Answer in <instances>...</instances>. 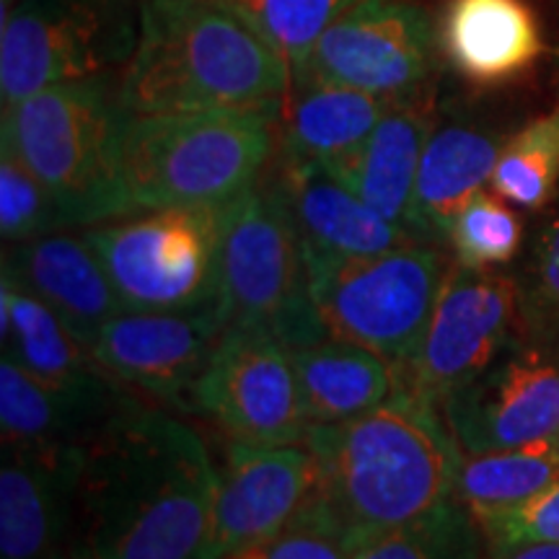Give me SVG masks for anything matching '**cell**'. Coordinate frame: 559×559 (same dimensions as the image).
Returning <instances> with one entry per match:
<instances>
[{
	"label": "cell",
	"mask_w": 559,
	"mask_h": 559,
	"mask_svg": "<svg viewBox=\"0 0 559 559\" xmlns=\"http://www.w3.org/2000/svg\"><path fill=\"white\" fill-rule=\"evenodd\" d=\"M205 440L128 394L81 443L68 559H221Z\"/></svg>",
	"instance_id": "obj_1"
},
{
	"label": "cell",
	"mask_w": 559,
	"mask_h": 559,
	"mask_svg": "<svg viewBox=\"0 0 559 559\" xmlns=\"http://www.w3.org/2000/svg\"><path fill=\"white\" fill-rule=\"evenodd\" d=\"M317 459L311 500L353 549L453 500L464 461L440 404L396 381L383 404L342 425H309Z\"/></svg>",
	"instance_id": "obj_2"
},
{
	"label": "cell",
	"mask_w": 559,
	"mask_h": 559,
	"mask_svg": "<svg viewBox=\"0 0 559 559\" xmlns=\"http://www.w3.org/2000/svg\"><path fill=\"white\" fill-rule=\"evenodd\" d=\"M288 60L243 0H143L120 79L128 115L283 109Z\"/></svg>",
	"instance_id": "obj_3"
},
{
	"label": "cell",
	"mask_w": 559,
	"mask_h": 559,
	"mask_svg": "<svg viewBox=\"0 0 559 559\" xmlns=\"http://www.w3.org/2000/svg\"><path fill=\"white\" fill-rule=\"evenodd\" d=\"M128 120L109 75L55 83L3 109V151L58 202L66 226H99L132 213L120 171Z\"/></svg>",
	"instance_id": "obj_4"
},
{
	"label": "cell",
	"mask_w": 559,
	"mask_h": 559,
	"mask_svg": "<svg viewBox=\"0 0 559 559\" xmlns=\"http://www.w3.org/2000/svg\"><path fill=\"white\" fill-rule=\"evenodd\" d=\"M272 122L262 111L128 115L120 171L130 207L228 205L257 185L272 156Z\"/></svg>",
	"instance_id": "obj_5"
},
{
	"label": "cell",
	"mask_w": 559,
	"mask_h": 559,
	"mask_svg": "<svg viewBox=\"0 0 559 559\" xmlns=\"http://www.w3.org/2000/svg\"><path fill=\"white\" fill-rule=\"evenodd\" d=\"M218 309L228 326H260L288 349L326 340L280 181L254 185L221 210Z\"/></svg>",
	"instance_id": "obj_6"
},
{
	"label": "cell",
	"mask_w": 559,
	"mask_h": 559,
	"mask_svg": "<svg viewBox=\"0 0 559 559\" xmlns=\"http://www.w3.org/2000/svg\"><path fill=\"white\" fill-rule=\"evenodd\" d=\"M306 267L326 337L373 349L394 366L415 358L449 277L445 257L430 241L358 260L306 254Z\"/></svg>",
	"instance_id": "obj_7"
},
{
	"label": "cell",
	"mask_w": 559,
	"mask_h": 559,
	"mask_svg": "<svg viewBox=\"0 0 559 559\" xmlns=\"http://www.w3.org/2000/svg\"><path fill=\"white\" fill-rule=\"evenodd\" d=\"M143 0H19L3 13L0 102L16 107L55 83L130 62Z\"/></svg>",
	"instance_id": "obj_8"
},
{
	"label": "cell",
	"mask_w": 559,
	"mask_h": 559,
	"mask_svg": "<svg viewBox=\"0 0 559 559\" xmlns=\"http://www.w3.org/2000/svg\"><path fill=\"white\" fill-rule=\"evenodd\" d=\"M221 207L148 210L91 226L86 239L124 311H190L218 304Z\"/></svg>",
	"instance_id": "obj_9"
},
{
	"label": "cell",
	"mask_w": 559,
	"mask_h": 559,
	"mask_svg": "<svg viewBox=\"0 0 559 559\" xmlns=\"http://www.w3.org/2000/svg\"><path fill=\"white\" fill-rule=\"evenodd\" d=\"M194 409L236 443H304L309 419L290 349L260 326H226L194 389Z\"/></svg>",
	"instance_id": "obj_10"
},
{
	"label": "cell",
	"mask_w": 559,
	"mask_h": 559,
	"mask_svg": "<svg viewBox=\"0 0 559 559\" xmlns=\"http://www.w3.org/2000/svg\"><path fill=\"white\" fill-rule=\"evenodd\" d=\"M519 285L502 272L449 270L415 358L394 366L396 381L443 404L519 340Z\"/></svg>",
	"instance_id": "obj_11"
},
{
	"label": "cell",
	"mask_w": 559,
	"mask_h": 559,
	"mask_svg": "<svg viewBox=\"0 0 559 559\" xmlns=\"http://www.w3.org/2000/svg\"><path fill=\"white\" fill-rule=\"evenodd\" d=\"M440 409L466 453L557 440L559 340H515L477 379L445 396Z\"/></svg>",
	"instance_id": "obj_12"
},
{
	"label": "cell",
	"mask_w": 559,
	"mask_h": 559,
	"mask_svg": "<svg viewBox=\"0 0 559 559\" xmlns=\"http://www.w3.org/2000/svg\"><path fill=\"white\" fill-rule=\"evenodd\" d=\"M430 62L428 13L404 0H358L321 34L300 79L400 102L423 86Z\"/></svg>",
	"instance_id": "obj_13"
},
{
	"label": "cell",
	"mask_w": 559,
	"mask_h": 559,
	"mask_svg": "<svg viewBox=\"0 0 559 559\" xmlns=\"http://www.w3.org/2000/svg\"><path fill=\"white\" fill-rule=\"evenodd\" d=\"M218 304L190 311H122L102 326L91 355L117 381L174 409H194V389L226 332Z\"/></svg>",
	"instance_id": "obj_14"
},
{
	"label": "cell",
	"mask_w": 559,
	"mask_h": 559,
	"mask_svg": "<svg viewBox=\"0 0 559 559\" xmlns=\"http://www.w3.org/2000/svg\"><path fill=\"white\" fill-rule=\"evenodd\" d=\"M317 459L309 449H257L230 443L215 487V542L221 559L280 534L317 489Z\"/></svg>",
	"instance_id": "obj_15"
},
{
	"label": "cell",
	"mask_w": 559,
	"mask_h": 559,
	"mask_svg": "<svg viewBox=\"0 0 559 559\" xmlns=\"http://www.w3.org/2000/svg\"><path fill=\"white\" fill-rule=\"evenodd\" d=\"M81 445H3L0 559H68Z\"/></svg>",
	"instance_id": "obj_16"
},
{
	"label": "cell",
	"mask_w": 559,
	"mask_h": 559,
	"mask_svg": "<svg viewBox=\"0 0 559 559\" xmlns=\"http://www.w3.org/2000/svg\"><path fill=\"white\" fill-rule=\"evenodd\" d=\"M3 272L19 288L50 306L88 353L102 326L124 311L86 236L47 234L13 243Z\"/></svg>",
	"instance_id": "obj_17"
},
{
	"label": "cell",
	"mask_w": 559,
	"mask_h": 559,
	"mask_svg": "<svg viewBox=\"0 0 559 559\" xmlns=\"http://www.w3.org/2000/svg\"><path fill=\"white\" fill-rule=\"evenodd\" d=\"M304 251L330 260H358L419 239L376 213L360 194L309 160L285 158L280 177Z\"/></svg>",
	"instance_id": "obj_18"
},
{
	"label": "cell",
	"mask_w": 559,
	"mask_h": 559,
	"mask_svg": "<svg viewBox=\"0 0 559 559\" xmlns=\"http://www.w3.org/2000/svg\"><path fill=\"white\" fill-rule=\"evenodd\" d=\"M115 379L66 389L32 376L16 360H0V428L3 445H81L124 402Z\"/></svg>",
	"instance_id": "obj_19"
},
{
	"label": "cell",
	"mask_w": 559,
	"mask_h": 559,
	"mask_svg": "<svg viewBox=\"0 0 559 559\" xmlns=\"http://www.w3.org/2000/svg\"><path fill=\"white\" fill-rule=\"evenodd\" d=\"M432 135L430 111L412 99L391 102L366 145L330 171L376 213L415 236V185L423 151Z\"/></svg>",
	"instance_id": "obj_20"
},
{
	"label": "cell",
	"mask_w": 559,
	"mask_h": 559,
	"mask_svg": "<svg viewBox=\"0 0 559 559\" xmlns=\"http://www.w3.org/2000/svg\"><path fill=\"white\" fill-rule=\"evenodd\" d=\"M309 425H342L368 415L391 396L394 362L345 340L290 349Z\"/></svg>",
	"instance_id": "obj_21"
},
{
	"label": "cell",
	"mask_w": 559,
	"mask_h": 559,
	"mask_svg": "<svg viewBox=\"0 0 559 559\" xmlns=\"http://www.w3.org/2000/svg\"><path fill=\"white\" fill-rule=\"evenodd\" d=\"M443 41L453 66L479 83L513 79L542 52L539 26L523 0H451Z\"/></svg>",
	"instance_id": "obj_22"
},
{
	"label": "cell",
	"mask_w": 559,
	"mask_h": 559,
	"mask_svg": "<svg viewBox=\"0 0 559 559\" xmlns=\"http://www.w3.org/2000/svg\"><path fill=\"white\" fill-rule=\"evenodd\" d=\"M500 151L492 135L464 124L432 132L415 185V234L419 241L449 239L461 210L492 179Z\"/></svg>",
	"instance_id": "obj_23"
},
{
	"label": "cell",
	"mask_w": 559,
	"mask_h": 559,
	"mask_svg": "<svg viewBox=\"0 0 559 559\" xmlns=\"http://www.w3.org/2000/svg\"><path fill=\"white\" fill-rule=\"evenodd\" d=\"M298 83H304V91L285 117V158L337 171L366 145L391 102L317 79Z\"/></svg>",
	"instance_id": "obj_24"
},
{
	"label": "cell",
	"mask_w": 559,
	"mask_h": 559,
	"mask_svg": "<svg viewBox=\"0 0 559 559\" xmlns=\"http://www.w3.org/2000/svg\"><path fill=\"white\" fill-rule=\"evenodd\" d=\"M0 340L3 355L55 386L83 389L111 379L58 313L19 288L5 272L0 280Z\"/></svg>",
	"instance_id": "obj_25"
},
{
	"label": "cell",
	"mask_w": 559,
	"mask_h": 559,
	"mask_svg": "<svg viewBox=\"0 0 559 559\" xmlns=\"http://www.w3.org/2000/svg\"><path fill=\"white\" fill-rule=\"evenodd\" d=\"M559 481L557 440L519 445V449L469 453L461 461L456 495L472 515L521 506Z\"/></svg>",
	"instance_id": "obj_26"
},
{
	"label": "cell",
	"mask_w": 559,
	"mask_h": 559,
	"mask_svg": "<svg viewBox=\"0 0 559 559\" xmlns=\"http://www.w3.org/2000/svg\"><path fill=\"white\" fill-rule=\"evenodd\" d=\"M353 559H479V528L469 510L449 500L360 544Z\"/></svg>",
	"instance_id": "obj_27"
},
{
	"label": "cell",
	"mask_w": 559,
	"mask_h": 559,
	"mask_svg": "<svg viewBox=\"0 0 559 559\" xmlns=\"http://www.w3.org/2000/svg\"><path fill=\"white\" fill-rule=\"evenodd\" d=\"M559 181V107L526 124L502 145L492 187L521 207H542Z\"/></svg>",
	"instance_id": "obj_28"
},
{
	"label": "cell",
	"mask_w": 559,
	"mask_h": 559,
	"mask_svg": "<svg viewBox=\"0 0 559 559\" xmlns=\"http://www.w3.org/2000/svg\"><path fill=\"white\" fill-rule=\"evenodd\" d=\"M288 60L293 81L304 75L313 47L358 0H243Z\"/></svg>",
	"instance_id": "obj_29"
},
{
	"label": "cell",
	"mask_w": 559,
	"mask_h": 559,
	"mask_svg": "<svg viewBox=\"0 0 559 559\" xmlns=\"http://www.w3.org/2000/svg\"><path fill=\"white\" fill-rule=\"evenodd\" d=\"M521 221L492 194L479 192L459 213L449 230V241L461 267L487 270L510 262L521 247Z\"/></svg>",
	"instance_id": "obj_30"
},
{
	"label": "cell",
	"mask_w": 559,
	"mask_h": 559,
	"mask_svg": "<svg viewBox=\"0 0 559 559\" xmlns=\"http://www.w3.org/2000/svg\"><path fill=\"white\" fill-rule=\"evenodd\" d=\"M66 226L47 187L13 153H0V234L21 243Z\"/></svg>",
	"instance_id": "obj_31"
},
{
	"label": "cell",
	"mask_w": 559,
	"mask_h": 559,
	"mask_svg": "<svg viewBox=\"0 0 559 559\" xmlns=\"http://www.w3.org/2000/svg\"><path fill=\"white\" fill-rule=\"evenodd\" d=\"M355 549L330 515L309 498L304 510L272 539L223 559H353Z\"/></svg>",
	"instance_id": "obj_32"
},
{
	"label": "cell",
	"mask_w": 559,
	"mask_h": 559,
	"mask_svg": "<svg viewBox=\"0 0 559 559\" xmlns=\"http://www.w3.org/2000/svg\"><path fill=\"white\" fill-rule=\"evenodd\" d=\"M472 519L489 549L515 544H559V481L521 506L477 513Z\"/></svg>",
	"instance_id": "obj_33"
},
{
	"label": "cell",
	"mask_w": 559,
	"mask_h": 559,
	"mask_svg": "<svg viewBox=\"0 0 559 559\" xmlns=\"http://www.w3.org/2000/svg\"><path fill=\"white\" fill-rule=\"evenodd\" d=\"M536 300L547 317L549 313L559 317V213L542 239L539 264H536Z\"/></svg>",
	"instance_id": "obj_34"
},
{
	"label": "cell",
	"mask_w": 559,
	"mask_h": 559,
	"mask_svg": "<svg viewBox=\"0 0 559 559\" xmlns=\"http://www.w3.org/2000/svg\"><path fill=\"white\" fill-rule=\"evenodd\" d=\"M489 559H559V544H515L489 549Z\"/></svg>",
	"instance_id": "obj_35"
},
{
	"label": "cell",
	"mask_w": 559,
	"mask_h": 559,
	"mask_svg": "<svg viewBox=\"0 0 559 559\" xmlns=\"http://www.w3.org/2000/svg\"><path fill=\"white\" fill-rule=\"evenodd\" d=\"M11 3H16V0H3V11H9Z\"/></svg>",
	"instance_id": "obj_36"
},
{
	"label": "cell",
	"mask_w": 559,
	"mask_h": 559,
	"mask_svg": "<svg viewBox=\"0 0 559 559\" xmlns=\"http://www.w3.org/2000/svg\"><path fill=\"white\" fill-rule=\"evenodd\" d=\"M557 445H559V436H557Z\"/></svg>",
	"instance_id": "obj_37"
}]
</instances>
